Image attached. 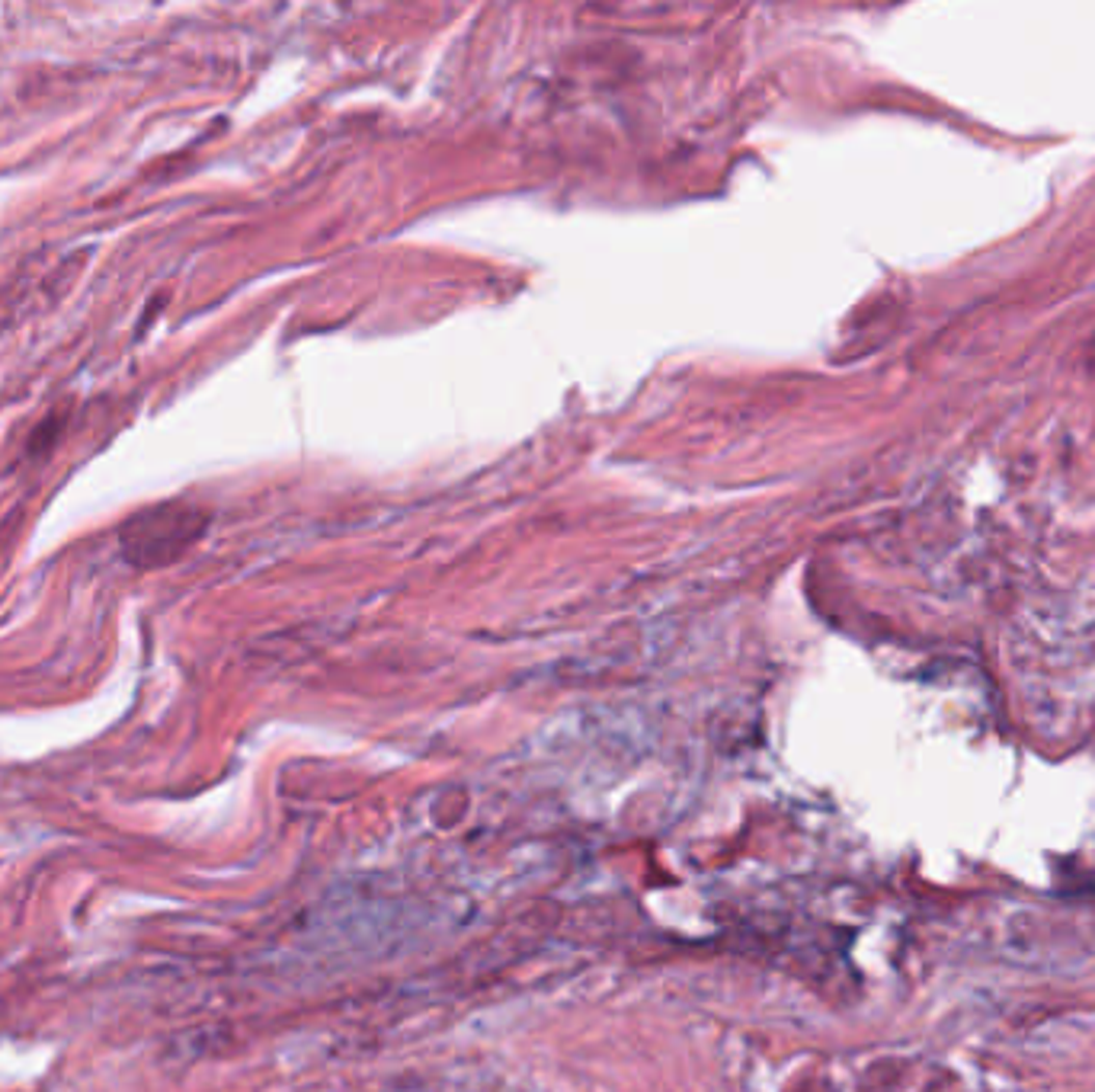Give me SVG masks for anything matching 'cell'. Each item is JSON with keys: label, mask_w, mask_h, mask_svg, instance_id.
<instances>
[{"label": "cell", "mask_w": 1095, "mask_h": 1092, "mask_svg": "<svg viewBox=\"0 0 1095 1092\" xmlns=\"http://www.w3.org/2000/svg\"><path fill=\"white\" fill-rule=\"evenodd\" d=\"M196 536H199L196 510H186L183 503H158L135 513L122 525L119 545L132 568H164L167 561L186 551V545H193Z\"/></svg>", "instance_id": "6da1fadb"}]
</instances>
